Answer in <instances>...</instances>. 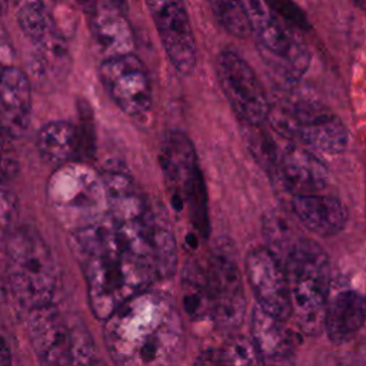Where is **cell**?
I'll list each match as a JSON object with an SVG mask.
<instances>
[{
  "label": "cell",
  "mask_w": 366,
  "mask_h": 366,
  "mask_svg": "<svg viewBox=\"0 0 366 366\" xmlns=\"http://www.w3.org/2000/svg\"><path fill=\"white\" fill-rule=\"evenodd\" d=\"M366 320V296L356 289H340L329 295L323 330L330 342L343 345L352 340Z\"/></svg>",
  "instance_id": "17"
},
{
  "label": "cell",
  "mask_w": 366,
  "mask_h": 366,
  "mask_svg": "<svg viewBox=\"0 0 366 366\" xmlns=\"http://www.w3.org/2000/svg\"><path fill=\"white\" fill-rule=\"evenodd\" d=\"M74 1H76V4H77L86 14H89L90 17L94 14V11H96L97 7H99L97 0H74Z\"/></svg>",
  "instance_id": "25"
},
{
  "label": "cell",
  "mask_w": 366,
  "mask_h": 366,
  "mask_svg": "<svg viewBox=\"0 0 366 366\" xmlns=\"http://www.w3.org/2000/svg\"><path fill=\"white\" fill-rule=\"evenodd\" d=\"M104 342L116 366H176L183 346L182 317L173 300L150 289L104 320Z\"/></svg>",
  "instance_id": "1"
},
{
  "label": "cell",
  "mask_w": 366,
  "mask_h": 366,
  "mask_svg": "<svg viewBox=\"0 0 366 366\" xmlns=\"http://www.w3.org/2000/svg\"><path fill=\"white\" fill-rule=\"evenodd\" d=\"M92 29L106 57L133 53L134 40L132 29L123 11L114 6H99L92 16Z\"/></svg>",
  "instance_id": "20"
},
{
  "label": "cell",
  "mask_w": 366,
  "mask_h": 366,
  "mask_svg": "<svg viewBox=\"0 0 366 366\" xmlns=\"http://www.w3.org/2000/svg\"><path fill=\"white\" fill-rule=\"evenodd\" d=\"M250 33L262 59L277 76L287 81L299 80L309 69L310 51L266 0H246Z\"/></svg>",
  "instance_id": "10"
},
{
  "label": "cell",
  "mask_w": 366,
  "mask_h": 366,
  "mask_svg": "<svg viewBox=\"0 0 366 366\" xmlns=\"http://www.w3.org/2000/svg\"><path fill=\"white\" fill-rule=\"evenodd\" d=\"M244 269L257 306L270 316L287 322L292 306L287 276L282 262L266 246H254L246 254Z\"/></svg>",
  "instance_id": "14"
},
{
  "label": "cell",
  "mask_w": 366,
  "mask_h": 366,
  "mask_svg": "<svg viewBox=\"0 0 366 366\" xmlns=\"http://www.w3.org/2000/svg\"><path fill=\"white\" fill-rule=\"evenodd\" d=\"M194 366H260L250 337L233 335L196 356Z\"/></svg>",
  "instance_id": "21"
},
{
  "label": "cell",
  "mask_w": 366,
  "mask_h": 366,
  "mask_svg": "<svg viewBox=\"0 0 366 366\" xmlns=\"http://www.w3.org/2000/svg\"><path fill=\"white\" fill-rule=\"evenodd\" d=\"M286 272L290 293V317L307 336L323 330L330 295V262L315 240L297 236L277 257Z\"/></svg>",
  "instance_id": "3"
},
{
  "label": "cell",
  "mask_w": 366,
  "mask_h": 366,
  "mask_svg": "<svg viewBox=\"0 0 366 366\" xmlns=\"http://www.w3.org/2000/svg\"><path fill=\"white\" fill-rule=\"evenodd\" d=\"M216 74L223 94L246 126L267 123L270 102L254 70L240 54L222 50L216 59Z\"/></svg>",
  "instance_id": "11"
},
{
  "label": "cell",
  "mask_w": 366,
  "mask_h": 366,
  "mask_svg": "<svg viewBox=\"0 0 366 366\" xmlns=\"http://www.w3.org/2000/svg\"><path fill=\"white\" fill-rule=\"evenodd\" d=\"M263 126H247L249 147L269 177L292 196L322 192L329 182V170L315 150L274 132L272 136Z\"/></svg>",
  "instance_id": "5"
},
{
  "label": "cell",
  "mask_w": 366,
  "mask_h": 366,
  "mask_svg": "<svg viewBox=\"0 0 366 366\" xmlns=\"http://www.w3.org/2000/svg\"><path fill=\"white\" fill-rule=\"evenodd\" d=\"M27 330L40 366H96L93 340L80 322H71L53 305L30 310Z\"/></svg>",
  "instance_id": "9"
},
{
  "label": "cell",
  "mask_w": 366,
  "mask_h": 366,
  "mask_svg": "<svg viewBox=\"0 0 366 366\" xmlns=\"http://www.w3.org/2000/svg\"><path fill=\"white\" fill-rule=\"evenodd\" d=\"M352 3H353L357 9L366 11V0H352Z\"/></svg>",
  "instance_id": "27"
},
{
  "label": "cell",
  "mask_w": 366,
  "mask_h": 366,
  "mask_svg": "<svg viewBox=\"0 0 366 366\" xmlns=\"http://www.w3.org/2000/svg\"><path fill=\"white\" fill-rule=\"evenodd\" d=\"M99 74L109 96L122 112L129 116H142L150 110L153 103L150 76L134 53L106 57Z\"/></svg>",
  "instance_id": "13"
},
{
  "label": "cell",
  "mask_w": 366,
  "mask_h": 366,
  "mask_svg": "<svg viewBox=\"0 0 366 366\" xmlns=\"http://www.w3.org/2000/svg\"><path fill=\"white\" fill-rule=\"evenodd\" d=\"M270 129L283 139L312 150L337 154L347 149L349 130L326 104L302 96H286L270 103Z\"/></svg>",
  "instance_id": "6"
},
{
  "label": "cell",
  "mask_w": 366,
  "mask_h": 366,
  "mask_svg": "<svg viewBox=\"0 0 366 366\" xmlns=\"http://www.w3.org/2000/svg\"><path fill=\"white\" fill-rule=\"evenodd\" d=\"M292 209L303 227L317 236L337 234L347 222L345 203L320 192L292 196Z\"/></svg>",
  "instance_id": "18"
},
{
  "label": "cell",
  "mask_w": 366,
  "mask_h": 366,
  "mask_svg": "<svg viewBox=\"0 0 366 366\" xmlns=\"http://www.w3.org/2000/svg\"><path fill=\"white\" fill-rule=\"evenodd\" d=\"M19 216L17 197L7 184V179L0 174V233L11 232Z\"/></svg>",
  "instance_id": "23"
},
{
  "label": "cell",
  "mask_w": 366,
  "mask_h": 366,
  "mask_svg": "<svg viewBox=\"0 0 366 366\" xmlns=\"http://www.w3.org/2000/svg\"><path fill=\"white\" fill-rule=\"evenodd\" d=\"M46 197L54 216L71 232L107 213L103 176L84 164L70 162L59 166L47 182Z\"/></svg>",
  "instance_id": "8"
},
{
  "label": "cell",
  "mask_w": 366,
  "mask_h": 366,
  "mask_svg": "<svg viewBox=\"0 0 366 366\" xmlns=\"http://www.w3.org/2000/svg\"><path fill=\"white\" fill-rule=\"evenodd\" d=\"M6 277L13 297L31 310L51 303L57 267L43 237L31 227L13 229L6 242Z\"/></svg>",
  "instance_id": "4"
},
{
  "label": "cell",
  "mask_w": 366,
  "mask_h": 366,
  "mask_svg": "<svg viewBox=\"0 0 366 366\" xmlns=\"http://www.w3.org/2000/svg\"><path fill=\"white\" fill-rule=\"evenodd\" d=\"M217 23L232 36L243 39L250 34L246 0H207Z\"/></svg>",
  "instance_id": "22"
},
{
  "label": "cell",
  "mask_w": 366,
  "mask_h": 366,
  "mask_svg": "<svg viewBox=\"0 0 366 366\" xmlns=\"http://www.w3.org/2000/svg\"><path fill=\"white\" fill-rule=\"evenodd\" d=\"M97 366H104V365H102V363H99V365H97Z\"/></svg>",
  "instance_id": "29"
},
{
  "label": "cell",
  "mask_w": 366,
  "mask_h": 366,
  "mask_svg": "<svg viewBox=\"0 0 366 366\" xmlns=\"http://www.w3.org/2000/svg\"><path fill=\"white\" fill-rule=\"evenodd\" d=\"M31 86L27 74L11 64L0 69V129L10 137L21 136L30 123Z\"/></svg>",
  "instance_id": "15"
},
{
  "label": "cell",
  "mask_w": 366,
  "mask_h": 366,
  "mask_svg": "<svg viewBox=\"0 0 366 366\" xmlns=\"http://www.w3.org/2000/svg\"><path fill=\"white\" fill-rule=\"evenodd\" d=\"M250 340L260 366H295V342L292 333L279 320L257 305L250 320Z\"/></svg>",
  "instance_id": "16"
},
{
  "label": "cell",
  "mask_w": 366,
  "mask_h": 366,
  "mask_svg": "<svg viewBox=\"0 0 366 366\" xmlns=\"http://www.w3.org/2000/svg\"><path fill=\"white\" fill-rule=\"evenodd\" d=\"M0 130H1V129H0ZM1 132H3V130H1Z\"/></svg>",
  "instance_id": "30"
},
{
  "label": "cell",
  "mask_w": 366,
  "mask_h": 366,
  "mask_svg": "<svg viewBox=\"0 0 366 366\" xmlns=\"http://www.w3.org/2000/svg\"><path fill=\"white\" fill-rule=\"evenodd\" d=\"M36 144L40 156L59 167L76 159L83 146V136L73 123L53 120L39 130Z\"/></svg>",
  "instance_id": "19"
},
{
  "label": "cell",
  "mask_w": 366,
  "mask_h": 366,
  "mask_svg": "<svg viewBox=\"0 0 366 366\" xmlns=\"http://www.w3.org/2000/svg\"><path fill=\"white\" fill-rule=\"evenodd\" d=\"M182 306L193 322L223 329L237 327L244 317L246 296L236 260L214 249L186 262L182 273Z\"/></svg>",
  "instance_id": "2"
},
{
  "label": "cell",
  "mask_w": 366,
  "mask_h": 366,
  "mask_svg": "<svg viewBox=\"0 0 366 366\" xmlns=\"http://www.w3.org/2000/svg\"><path fill=\"white\" fill-rule=\"evenodd\" d=\"M110 1H112V6H114L120 11L124 13L127 10V0H110Z\"/></svg>",
  "instance_id": "26"
},
{
  "label": "cell",
  "mask_w": 366,
  "mask_h": 366,
  "mask_svg": "<svg viewBox=\"0 0 366 366\" xmlns=\"http://www.w3.org/2000/svg\"><path fill=\"white\" fill-rule=\"evenodd\" d=\"M144 3L170 64L182 76L192 74L197 50L184 0H144Z\"/></svg>",
  "instance_id": "12"
},
{
  "label": "cell",
  "mask_w": 366,
  "mask_h": 366,
  "mask_svg": "<svg viewBox=\"0 0 366 366\" xmlns=\"http://www.w3.org/2000/svg\"><path fill=\"white\" fill-rule=\"evenodd\" d=\"M9 7V0H0V16H4Z\"/></svg>",
  "instance_id": "28"
},
{
  "label": "cell",
  "mask_w": 366,
  "mask_h": 366,
  "mask_svg": "<svg viewBox=\"0 0 366 366\" xmlns=\"http://www.w3.org/2000/svg\"><path fill=\"white\" fill-rule=\"evenodd\" d=\"M0 366H11V353L6 340L0 336Z\"/></svg>",
  "instance_id": "24"
},
{
  "label": "cell",
  "mask_w": 366,
  "mask_h": 366,
  "mask_svg": "<svg viewBox=\"0 0 366 366\" xmlns=\"http://www.w3.org/2000/svg\"><path fill=\"white\" fill-rule=\"evenodd\" d=\"M160 164L173 207L186 216L202 237H207V193L194 146L187 134L177 130L167 133L162 144Z\"/></svg>",
  "instance_id": "7"
}]
</instances>
